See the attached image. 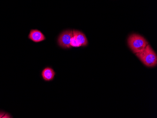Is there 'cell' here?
Wrapping results in <instances>:
<instances>
[{"instance_id":"cell-1","label":"cell","mask_w":157,"mask_h":118,"mask_svg":"<svg viewBox=\"0 0 157 118\" xmlns=\"http://www.w3.org/2000/svg\"><path fill=\"white\" fill-rule=\"evenodd\" d=\"M136 55L146 67H153L157 66V54L149 44L147 45L143 50Z\"/></svg>"},{"instance_id":"cell-2","label":"cell","mask_w":157,"mask_h":118,"mask_svg":"<svg viewBox=\"0 0 157 118\" xmlns=\"http://www.w3.org/2000/svg\"><path fill=\"white\" fill-rule=\"evenodd\" d=\"M128 43L131 51L136 54L143 50L148 44L144 37L138 34H132L128 38Z\"/></svg>"},{"instance_id":"cell-3","label":"cell","mask_w":157,"mask_h":118,"mask_svg":"<svg viewBox=\"0 0 157 118\" xmlns=\"http://www.w3.org/2000/svg\"><path fill=\"white\" fill-rule=\"evenodd\" d=\"M73 37V31L67 30L63 32L58 38L59 45L63 48H69L71 46V41Z\"/></svg>"},{"instance_id":"cell-4","label":"cell","mask_w":157,"mask_h":118,"mask_svg":"<svg viewBox=\"0 0 157 118\" xmlns=\"http://www.w3.org/2000/svg\"><path fill=\"white\" fill-rule=\"evenodd\" d=\"M28 37L29 39L35 43H40L46 39L44 33L38 29L31 30Z\"/></svg>"},{"instance_id":"cell-5","label":"cell","mask_w":157,"mask_h":118,"mask_svg":"<svg viewBox=\"0 0 157 118\" xmlns=\"http://www.w3.org/2000/svg\"><path fill=\"white\" fill-rule=\"evenodd\" d=\"M73 37L81 46H86L88 45V39L84 33L82 32L74 30H73Z\"/></svg>"},{"instance_id":"cell-6","label":"cell","mask_w":157,"mask_h":118,"mask_svg":"<svg viewBox=\"0 0 157 118\" xmlns=\"http://www.w3.org/2000/svg\"><path fill=\"white\" fill-rule=\"evenodd\" d=\"M55 75V72L51 67H46L44 69L41 73L42 78L45 81L49 82L52 81Z\"/></svg>"},{"instance_id":"cell-7","label":"cell","mask_w":157,"mask_h":118,"mask_svg":"<svg viewBox=\"0 0 157 118\" xmlns=\"http://www.w3.org/2000/svg\"><path fill=\"white\" fill-rule=\"evenodd\" d=\"M71 46L72 47H81V45L78 43L75 39L74 38V37L72 38L71 41Z\"/></svg>"},{"instance_id":"cell-8","label":"cell","mask_w":157,"mask_h":118,"mask_svg":"<svg viewBox=\"0 0 157 118\" xmlns=\"http://www.w3.org/2000/svg\"><path fill=\"white\" fill-rule=\"evenodd\" d=\"M11 115L6 112H0V118H12Z\"/></svg>"}]
</instances>
